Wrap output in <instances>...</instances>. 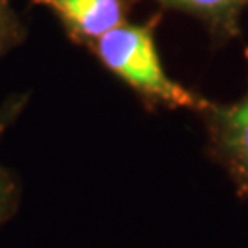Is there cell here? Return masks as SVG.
<instances>
[{
	"mask_svg": "<svg viewBox=\"0 0 248 248\" xmlns=\"http://www.w3.org/2000/svg\"><path fill=\"white\" fill-rule=\"evenodd\" d=\"M96 43L99 59L105 62L107 68L127 81L133 89L171 107H204L195 94H191L166 74L156 52L151 26L122 24Z\"/></svg>",
	"mask_w": 248,
	"mask_h": 248,
	"instance_id": "obj_1",
	"label": "cell"
},
{
	"mask_svg": "<svg viewBox=\"0 0 248 248\" xmlns=\"http://www.w3.org/2000/svg\"><path fill=\"white\" fill-rule=\"evenodd\" d=\"M46 8L66 26L72 35L98 41L124 24L125 0H31Z\"/></svg>",
	"mask_w": 248,
	"mask_h": 248,
	"instance_id": "obj_2",
	"label": "cell"
},
{
	"mask_svg": "<svg viewBox=\"0 0 248 248\" xmlns=\"http://www.w3.org/2000/svg\"><path fill=\"white\" fill-rule=\"evenodd\" d=\"M18 112V103H8L0 110V138L4 131L8 129V125L11 124L13 116ZM17 195L18 187L13 175L9 173L4 166H0V226L11 217V213L15 212L17 206Z\"/></svg>",
	"mask_w": 248,
	"mask_h": 248,
	"instance_id": "obj_3",
	"label": "cell"
},
{
	"mask_svg": "<svg viewBox=\"0 0 248 248\" xmlns=\"http://www.w3.org/2000/svg\"><path fill=\"white\" fill-rule=\"evenodd\" d=\"M224 127L230 147L248 168V99L224 114Z\"/></svg>",
	"mask_w": 248,
	"mask_h": 248,
	"instance_id": "obj_4",
	"label": "cell"
},
{
	"mask_svg": "<svg viewBox=\"0 0 248 248\" xmlns=\"http://www.w3.org/2000/svg\"><path fill=\"white\" fill-rule=\"evenodd\" d=\"M22 39L24 26L11 6V0H0V55L15 48Z\"/></svg>",
	"mask_w": 248,
	"mask_h": 248,
	"instance_id": "obj_5",
	"label": "cell"
},
{
	"mask_svg": "<svg viewBox=\"0 0 248 248\" xmlns=\"http://www.w3.org/2000/svg\"><path fill=\"white\" fill-rule=\"evenodd\" d=\"M169 6H177L189 11H199V13H219L232 9L241 0H162Z\"/></svg>",
	"mask_w": 248,
	"mask_h": 248,
	"instance_id": "obj_6",
	"label": "cell"
}]
</instances>
